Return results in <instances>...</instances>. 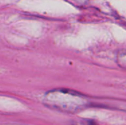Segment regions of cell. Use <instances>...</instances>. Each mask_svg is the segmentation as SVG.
<instances>
[{
	"label": "cell",
	"mask_w": 126,
	"mask_h": 125,
	"mask_svg": "<svg viewBox=\"0 0 126 125\" xmlns=\"http://www.w3.org/2000/svg\"><path fill=\"white\" fill-rule=\"evenodd\" d=\"M117 63L120 66L126 69V52H123L118 55Z\"/></svg>",
	"instance_id": "2"
},
{
	"label": "cell",
	"mask_w": 126,
	"mask_h": 125,
	"mask_svg": "<svg viewBox=\"0 0 126 125\" xmlns=\"http://www.w3.org/2000/svg\"><path fill=\"white\" fill-rule=\"evenodd\" d=\"M44 101L49 106L68 112H75L86 105L82 96L67 90L51 91L45 95Z\"/></svg>",
	"instance_id": "1"
}]
</instances>
